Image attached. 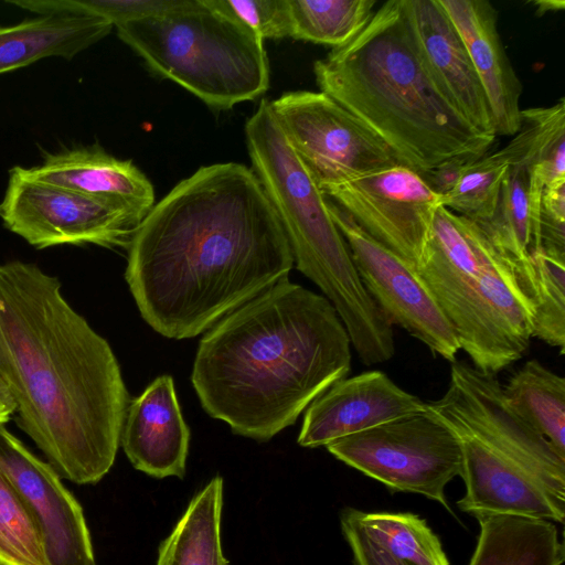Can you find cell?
<instances>
[{"mask_svg": "<svg viewBox=\"0 0 565 565\" xmlns=\"http://www.w3.org/2000/svg\"><path fill=\"white\" fill-rule=\"evenodd\" d=\"M290 38L341 47L369 23L375 0H288Z\"/></svg>", "mask_w": 565, "mask_h": 565, "instance_id": "obj_26", "label": "cell"}, {"mask_svg": "<svg viewBox=\"0 0 565 565\" xmlns=\"http://www.w3.org/2000/svg\"><path fill=\"white\" fill-rule=\"evenodd\" d=\"M427 406L460 443L461 511L564 522L565 458L512 411L495 375L454 362L445 394Z\"/></svg>", "mask_w": 565, "mask_h": 565, "instance_id": "obj_5", "label": "cell"}, {"mask_svg": "<svg viewBox=\"0 0 565 565\" xmlns=\"http://www.w3.org/2000/svg\"><path fill=\"white\" fill-rule=\"evenodd\" d=\"M205 2L248 26L263 41L290 36L288 0H205Z\"/></svg>", "mask_w": 565, "mask_h": 565, "instance_id": "obj_30", "label": "cell"}, {"mask_svg": "<svg viewBox=\"0 0 565 565\" xmlns=\"http://www.w3.org/2000/svg\"><path fill=\"white\" fill-rule=\"evenodd\" d=\"M359 276L388 322L398 324L431 352L456 362L460 350L455 332L416 268L369 235L327 199Z\"/></svg>", "mask_w": 565, "mask_h": 565, "instance_id": "obj_13", "label": "cell"}, {"mask_svg": "<svg viewBox=\"0 0 565 565\" xmlns=\"http://www.w3.org/2000/svg\"><path fill=\"white\" fill-rule=\"evenodd\" d=\"M502 391L512 411L565 458V379L529 360Z\"/></svg>", "mask_w": 565, "mask_h": 565, "instance_id": "obj_24", "label": "cell"}, {"mask_svg": "<svg viewBox=\"0 0 565 565\" xmlns=\"http://www.w3.org/2000/svg\"><path fill=\"white\" fill-rule=\"evenodd\" d=\"M455 25L487 94L495 136H514L521 125L522 84L498 31L488 0H438Z\"/></svg>", "mask_w": 565, "mask_h": 565, "instance_id": "obj_18", "label": "cell"}, {"mask_svg": "<svg viewBox=\"0 0 565 565\" xmlns=\"http://www.w3.org/2000/svg\"><path fill=\"white\" fill-rule=\"evenodd\" d=\"M0 217L36 248L94 244L128 249L145 216L117 200L31 180L13 167Z\"/></svg>", "mask_w": 565, "mask_h": 565, "instance_id": "obj_10", "label": "cell"}, {"mask_svg": "<svg viewBox=\"0 0 565 565\" xmlns=\"http://www.w3.org/2000/svg\"><path fill=\"white\" fill-rule=\"evenodd\" d=\"M322 194L369 235L415 268L426 248L441 198L406 164L339 182Z\"/></svg>", "mask_w": 565, "mask_h": 565, "instance_id": "obj_12", "label": "cell"}, {"mask_svg": "<svg viewBox=\"0 0 565 565\" xmlns=\"http://www.w3.org/2000/svg\"><path fill=\"white\" fill-rule=\"evenodd\" d=\"M539 15L546 12H555L564 10L565 2L563 0H535L532 2Z\"/></svg>", "mask_w": 565, "mask_h": 565, "instance_id": "obj_33", "label": "cell"}, {"mask_svg": "<svg viewBox=\"0 0 565 565\" xmlns=\"http://www.w3.org/2000/svg\"><path fill=\"white\" fill-rule=\"evenodd\" d=\"M328 451L392 491L425 495L451 512L445 487L461 475L459 439L428 406L338 439Z\"/></svg>", "mask_w": 565, "mask_h": 565, "instance_id": "obj_9", "label": "cell"}, {"mask_svg": "<svg viewBox=\"0 0 565 565\" xmlns=\"http://www.w3.org/2000/svg\"><path fill=\"white\" fill-rule=\"evenodd\" d=\"M539 225L542 249L565 255V184L543 190Z\"/></svg>", "mask_w": 565, "mask_h": 565, "instance_id": "obj_31", "label": "cell"}, {"mask_svg": "<svg viewBox=\"0 0 565 565\" xmlns=\"http://www.w3.org/2000/svg\"><path fill=\"white\" fill-rule=\"evenodd\" d=\"M15 169L24 177L125 203L146 216L154 205L149 179L130 160H119L97 145L44 157L40 166Z\"/></svg>", "mask_w": 565, "mask_h": 565, "instance_id": "obj_19", "label": "cell"}, {"mask_svg": "<svg viewBox=\"0 0 565 565\" xmlns=\"http://www.w3.org/2000/svg\"><path fill=\"white\" fill-rule=\"evenodd\" d=\"M125 278L159 334L194 338L279 280L294 256L258 178L201 167L156 203L128 247Z\"/></svg>", "mask_w": 565, "mask_h": 565, "instance_id": "obj_1", "label": "cell"}, {"mask_svg": "<svg viewBox=\"0 0 565 565\" xmlns=\"http://www.w3.org/2000/svg\"><path fill=\"white\" fill-rule=\"evenodd\" d=\"M0 469L28 504L49 565H96L82 507L53 467L0 425Z\"/></svg>", "mask_w": 565, "mask_h": 565, "instance_id": "obj_14", "label": "cell"}, {"mask_svg": "<svg viewBox=\"0 0 565 565\" xmlns=\"http://www.w3.org/2000/svg\"><path fill=\"white\" fill-rule=\"evenodd\" d=\"M351 345L333 305L286 277L204 334L191 381L211 417L267 441L347 377Z\"/></svg>", "mask_w": 565, "mask_h": 565, "instance_id": "obj_3", "label": "cell"}, {"mask_svg": "<svg viewBox=\"0 0 565 565\" xmlns=\"http://www.w3.org/2000/svg\"><path fill=\"white\" fill-rule=\"evenodd\" d=\"M0 565H49L38 523L18 489L1 469Z\"/></svg>", "mask_w": 565, "mask_h": 565, "instance_id": "obj_27", "label": "cell"}, {"mask_svg": "<svg viewBox=\"0 0 565 565\" xmlns=\"http://www.w3.org/2000/svg\"><path fill=\"white\" fill-rule=\"evenodd\" d=\"M426 408V402L399 387L386 373L363 372L338 381L307 407L298 444L307 448L328 446Z\"/></svg>", "mask_w": 565, "mask_h": 565, "instance_id": "obj_15", "label": "cell"}, {"mask_svg": "<svg viewBox=\"0 0 565 565\" xmlns=\"http://www.w3.org/2000/svg\"><path fill=\"white\" fill-rule=\"evenodd\" d=\"M327 94L419 175L486 153L495 137L472 128L433 82L404 0L385 1L345 45L313 64Z\"/></svg>", "mask_w": 565, "mask_h": 565, "instance_id": "obj_4", "label": "cell"}, {"mask_svg": "<svg viewBox=\"0 0 565 565\" xmlns=\"http://www.w3.org/2000/svg\"><path fill=\"white\" fill-rule=\"evenodd\" d=\"M14 413L12 408L0 401V425H4Z\"/></svg>", "mask_w": 565, "mask_h": 565, "instance_id": "obj_35", "label": "cell"}, {"mask_svg": "<svg viewBox=\"0 0 565 565\" xmlns=\"http://www.w3.org/2000/svg\"><path fill=\"white\" fill-rule=\"evenodd\" d=\"M404 4L420 58L435 85L472 128L497 137L484 88L438 0H404Z\"/></svg>", "mask_w": 565, "mask_h": 565, "instance_id": "obj_16", "label": "cell"}, {"mask_svg": "<svg viewBox=\"0 0 565 565\" xmlns=\"http://www.w3.org/2000/svg\"><path fill=\"white\" fill-rule=\"evenodd\" d=\"M480 534L469 565H562L564 545L553 521L510 514L475 516Z\"/></svg>", "mask_w": 565, "mask_h": 565, "instance_id": "obj_22", "label": "cell"}, {"mask_svg": "<svg viewBox=\"0 0 565 565\" xmlns=\"http://www.w3.org/2000/svg\"><path fill=\"white\" fill-rule=\"evenodd\" d=\"M509 166L501 150L470 161L452 189L441 198L443 206L477 224L487 222L495 210Z\"/></svg>", "mask_w": 565, "mask_h": 565, "instance_id": "obj_28", "label": "cell"}, {"mask_svg": "<svg viewBox=\"0 0 565 565\" xmlns=\"http://www.w3.org/2000/svg\"><path fill=\"white\" fill-rule=\"evenodd\" d=\"M222 504L223 479L215 477L191 500L161 543L157 565H228L220 536Z\"/></svg>", "mask_w": 565, "mask_h": 565, "instance_id": "obj_23", "label": "cell"}, {"mask_svg": "<svg viewBox=\"0 0 565 565\" xmlns=\"http://www.w3.org/2000/svg\"><path fill=\"white\" fill-rule=\"evenodd\" d=\"M341 529L353 558V565H405L376 545L353 518L350 508L341 513Z\"/></svg>", "mask_w": 565, "mask_h": 565, "instance_id": "obj_32", "label": "cell"}, {"mask_svg": "<svg viewBox=\"0 0 565 565\" xmlns=\"http://www.w3.org/2000/svg\"><path fill=\"white\" fill-rule=\"evenodd\" d=\"M0 379L60 477L92 484L110 470L129 404L119 363L32 263L0 264Z\"/></svg>", "mask_w": 565, "mask_h": 565, "instance_id": "obj_2", "label": "cell"}, {"mask_svg": "<svg viewBox=\"0 0 565 565\" xmlns=\"http://www.w3.org/2000/svg\"><path fill=\"white\" fill-rule=\"evenodd\" d=\"M535 269L533 338L565 351V255L540 249Z\"/></svg>", "mask_w": 565, "mask_h": 565, "instance_id": "obj_29", "label": "cell"}, {"mask_svg": "<svg viewBox=\"0 0 565 565\" xmlns=\"http://www.w3.org/2000/svg\"><path fill=\"white\" fill-rule=\"evenodd\" d=\"M0 401H2L6 405H8L13 411H15V407H14L13 401L10 396V393L7 390V387L3 384L1 379H0Z\"/></svg>", "mask_w": 565, "mask_h": 565, "instance_id": "obj_34", "label": "cell"}, {"mask_svg": "<svg viewBox=\"0 0 565 565\" xmlns=\"http://www.w3.org/2000/svg\"><path fill=\"white\" fill-rule=\"evenodd\" d=\"M350 510L365 534L401 563L449 565L439 539L418 515Z\"/></svg>", "mask_w": 565, "mask_h": 565, "instance_id": "obj_25", "label": "cell"}, {"mask_svg": "<svg viewBox=\"0 0 565 565\" xmlns=\"http://www.w3.org/2000/svg\"><path fill=\"white\" fill-rule=\"evenodd\" d=\"M115 28L152 72L213 109H231L268 88L264 41L205 0H183L175 9Z\"/></svg>", "mask_w": 565, "mask_h": 565, "instance_id": "obj_8", "label": "cell"}, {"mask_svg": "<svg viewBox=\"0 0 565 565\" xmlns=\"http://www.w3.org/2000/svg\"><path fill=\"white\" fill-rule=\"evenodd\" d=\"M416 270L477 370L495 375L522 358L533 306L476 222L438 207Z\"/></svg>", "mask_w": 565, "mask_h": 565, "instance_id": "obj_7", "label": "cell"}, {"mask_svg": "<svg viewBox=\"0 0 565 565\" xmlns=\"http://www.w3.org/2000/svg\"><path fill=\"white\" fill-rule=\"evenodd\" d=\"M253 172L288 238L294 264L333 305L353 349L366 365L395 353L392 324L365 289L322 194L262 99L245 124Z\"/></svg>", "mask_w": 565, "mask_h": 565, "instance_id": "obj_6", "label": "cell"}, {"mask_svg": "<svg viewBox=\"0 0 565 565\" xmlns=\"http://www.w3.org/2000/svg\"><path fill=\"white\" fill-rule=\"evenodd\" d=\"M529 167L509 166L492 216L478 224L512 268L520 287L534 302V255L542 248L540 228L530 204Z\"/></svg>", "mask_w": 565, "mask_h": 565, "instance_id": "obj_21", "label": "cell"}, {"mask_svg": "<svg viewBox=\"0 0 565 565\" xmlns=\"http://www.w3.org/2000/svg\"><path fill=\"white\" fill-rule=\"evenodd\" d=\"M270 106L289 145L321 191L403 163L383 140L322 92H288Z\"/></svg>", "mask_w": 565, "mask_h": 565, "instance_id": "obj_11", "label": "cell"}, {"mask_svg": "<svg viewBox=\"0 0 565 565\" xmlns=\"http://www.w3.org/2000/svg\"><path fill=\"white\" fill-rule=\"evenodd\" d=\"M189 441L173 379L160 375L129 402L120 445L137 470L156 478H182Z\"/></svg>", "mask_w": 565, "mask_h": 565, "instance_id": "obj_17", "label": "cell"}, {"mask_svg": "<svg viewBox=\"0 0 565 565\" xmlns=\"http://www.w3.org/2000/svg\"><path fill=\"white\" fill-rule=\"evenodd\" d=\"M113 28L100 17L72 13L40 14L0 26V74L50 56L72 60L107 36Z\"/></svg>", "mask_w": 565, "mask_h": 565, "instance_id": "obj_20", "label": "cell"}]
</instances>
